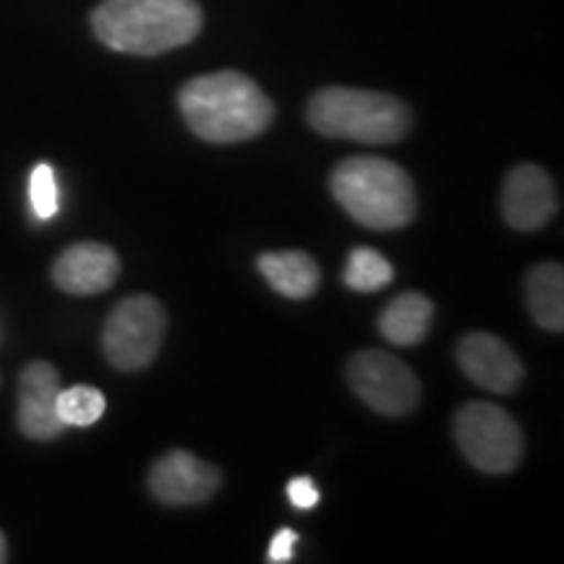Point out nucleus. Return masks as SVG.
Returning <instances> with one entry per match:
<instances>
[{
  "instance_id": "f257e3e1",
  "label": "nucleus",
  "mask_w": 564,
  "mask_h": 564,
  "mask_svg": "<svg viewBox=\"0 0 564 564\" xmlns=\"http://www.w3.org/2000/svg\"><path fill=\"white\" fill-rule=\"evenodd\" d=\"M183 121L209 144H238L262 137L274 121V105L241 70L196 76L178 91Z\"/></svg>"
},
{
  "instance_id": "f03ea898",
  "label": "nucleus",
  "mask_w": 564,
  "mask_h": 564,
  "mask_svg": "<svg viewBox=\"0 0 564 564\" xmlns=\"http://www.w3.org/2000/svg\"><path fill=\"white\" fill-rule=\"evenodd\" d=\"M202 21L196 0H105L91 13V30L110 51L152 58L188 45Z\"/></svg>"
},
{
  "instance_id": "7ed1b4c3",
  "label": "nucleus",
  "mask_w": 564,
  "mask_h": 564,
  "mask_svg": "<svg viewBox=\"0 0 564 564\" xmlns=\"http://www.w3.org/2000/svg\"><path fill=\"white\" fill-rule=\"evenodd\" d=\"M329 188L337 204L371 230H398L413 223L415 188L398 162L348 158L333 171Z\"/></svg>"
},
{
  "instance_id": "20e7f679",
  "label": "nucleus",
  "mask_w": 564,
  "mask_h": 564,
  "mask_svg": "<svg viewBox=\"0 0 564 564\" xmlns=\"http://www.w3.org/2000/svg\"><path fill=\"white\" fill-rule=\"evenodd\" d=\"M308 123L329 139L394 144L411 131V110L384 91L327 87L308 100Z\"/></svg>"
},
{
  "instance_id": "39448f33",
  "label": "nucleus",
  "mask_w": 564,
  "mask_h": 564,
  "mask_svg": "<svg viewBox=\"0 0 564 564\" xmlns=\"http://www.w3.org/2000/svg\"><path fill=\"white\" fill-rule=\"evenodd\" d=\"M453 434L457 447L474 468L484 474H510L523 457L525 440L505 408L491 403H465L455 413Z\"/></svg>"
},
{
  "instance_id": "423d86ee",
  "label": "nucleus",
  "mask_w": 564,
  "mask_h": 564,
  "mask_svg": "<svg viewBox=\"0 0 564 564\" xmlns=\"http://www.w3.org/2000/svg\"><path fill=\"white\" fill-rule=\"evenodd\" d=\"M167 314L152 295H129L112 308L102 329V350L118 371L152 366L165 343Z\"/></svg>"
},
{
  "instance_id": "0eeeda50",
  "label": "nucleus",
  "mask_w": 564,
  "mask_h": 564,
  "mask_svg": "<svg viewBox=\"0 0 564 564\" xmlns=\"http://www.w3.org/2000/svg\"><path fill=\"white\" fill-rule=\"evenodd\" d=\"M348 382L371 411L382 415L413 413L421 403L419 377L384 350L356 352L348 364Z\"/></svg>"
},
{
  "instance_id": "6e6552de",
  "label": "nucleus",
  "mask_w": 564,
  "mask_h": 564,
  "mask_svg": "<svg viewBox=\"0 0 564 564\" xmlns=\"http://www.w3.org/2000/svg\"><path fill=\"white\" fill-rule=\"evenodd\" d=\"M223 476L188 449L162 455L150 470V491L165 507H196L209 502L220 489Z\"/></svg>"
},
{
  "instance_id": "1a4fd4ad",
  "label": "nucleus",
  "mask_w": 564,
  "mask_h": 564,
  "mask_svg": "<svg viewBox=\"0 0 564 564\" xmlns=\"http://www.w3.org/2000/svg\"><path fill=\"white\" fill-rule=\"evenodd\" d=\"M61 373L53 364L32 361L19 377V429L34 442H51L66 432L58 415Z\"/></svg>"
},
{
  "instance_id": "9d476101",
  "label": "nucleus",
  "mask_w": 564,
  "mask_h": 564,
  "mask_svg": "<svg viewBox=\"0 0 564 564\" xmlns=\"http://www.w3.org/2000/svg\"><path fill=\"white\" fill-rule=\"evenodd\" d=\"M457 364L476 387L494 394H510L523 384L525 369L514 350L497 335L470 333L457 343Z\"/></svg>"
},
{
  "instance_id": "9b49d317",
  "label": "nucleus",
  "mask_w": 564,
  "mask_h": 564,
  "mask_svg": "<svg viewBox=\"0 0 564 564\" xmlns=\"http://www.w3.org/2000/svg\"><path fill=\"white\" fill-rule=\"evenodd\" d=\"M560 209L552 175L539 165H518L507 173L502 188V212L510 228L541 230Z\"/></svg>"
},
{
  "instance_id": "f8f14e48",
  "label": "nucleus",
  "mask_w": 564,
  "mask_h": 564,
  "mask_svg": "<svg viewBox=\"0 0 564 564\" xmlns=\"http://www.w3.org/2000/svg\"><path fill=\"white\" fill-rule=\"evenodd\" d=\"M118 274L121 259L100 241L68 246L53 264V282L68 295H100L116 285Z\"/></svg>"
},
{
  "instance_id": "ddd939ff",
  "label": "nucleus",
  "mask_w": 564,
  "mask_h": 564,
  "mask_svg": "<svg viewBox=\"0 0 564 564\" xmlns=\"http://www.w3.org/2000/svg\"><path fill=\"white\" fill-rule=\"evenodd\" d=\"M259 272L280 295L291 301L312 299L322 282L319 264L303 251H270L257 259Z\"/></svg>"
},
{
  "instance_id": "4468645a",
  "label": "nucleus",
  "mask_w": 564,
  "mask_h": 564,
  "mask_svg": "<svg viewBox=\"0 0 564 564\" xmlns=\"http://www.w3.org/2000/svg\"><path fill=\"white\" fill-rule=\"evenodd\" d=\"M434 319V303L423 293L408 291L392 299L379 314V333L387 343L413 348L423 343Z\"/></svg>"
},
{
  "instance_id": "2eb2a0df",
  "label": "nucleus",
  "mask_w": 564,
  "mask_h": 564,
  "mask_svg": "<svg viewBox=\"0 0 564 564\" xmlns=\"http://www.w3.org/2000/svg\"><path fill=\"white\" fill-rule=\"evenodd\" d=\"M528 312L549 333L564 329V270L562 264L541 262L525 278Z\"/></svg>"
},
{
  "instance_id": "dca6fc26",
  "label": "nucleus",
  "mask_w": 564,
  "mask_h": 564,
  "mask_svg": "<svg viewBox=\"0 0 564 564\" xmlns=\"http://www.w3.org/2000/svg\"><path fill=\"white\" fill-rule=\"evenodd\" d=\"M394 278L392 264L387 262L379 251L366 249V246H358V249L350 251L348 264H345L343 280L350 291L358 293H377L387 288Z\"/></svg>"
},
{
  "instance_id": "f3484780",
  "label": "nucleus",
  "mask_w": 564,
  "mask_h": 564,
  "mask_svg": "<svg viewBox=\"0 0 564 564\" xmlns=\"http://www.w3.org/2000/svg\"><path fill=\"white\" fill-rule=\"evenodd\" d=\"M105 408V394L97 390V387L89 384H74V387H63L58 394V415L61 421L74 429H84L91 426L102 419Z\"/></svg>"
},
{
  "instance_id": "a211bd4d",
  "label": "nucleus",
  "mask_w": 564,
  "mask_h": 564,
  "mask_svg": "<svg viewBox=\"0 0 564 564\" xmlns=\"http://www.w3.org/2000/svg\"><path fill=\"white\" fill-rule=\"evenodd\" d=\"M30 202L40 220H51L58 212V183H55V171L47 162H40L30 175Z\"/></svg>"
},
{
  "instance_id": "6ab92c4d",
  "label": "nucleus",
  "mask_w": 564,
  "mask_h": 564,
  "mask_svg": "<svg viewBox=\"0 0 564 564\" xmlns=\"http://www.w3.org/2000/svg\"><path fill=\"white\" fill-rule=\"evenodd\" d=\"M285 491L295 510H314V507L319 505V489H316V484L308 476L291 478Z\"/></svg>"
},
{
  "instance_id": "aec40b11",
  "label": "nucleus",
  "mask_w": 564,
  "mask_h": 564,
  "mask_svg": "<svg viewBox=\"0 0 564 564\" xmlns=\"http://www.w3.org/2000/svg\"><path fill=\"white\" fill-rule=\"evenodd\" d=\"M295 544H299V533L291 531V528H282V531L274 533V539L270 544V554H267V562H272V564L291 562Z\"/></svg>"
},
{
  "instance_id": "412c9836",
  "label": "nucleus",
  "mask_w": 564,
  "mask_h": 564,
  "mask_svg": "<svg viewBox=\"0 0 564 564\" xmlns=\"http://www.w3.org/2000/svg\"><path fill=\"white\" fill-rule=\"evenodd\" d=\"M9 560V546H6V535L0 533V564Z\"/></svg>"
}]
</instances>
